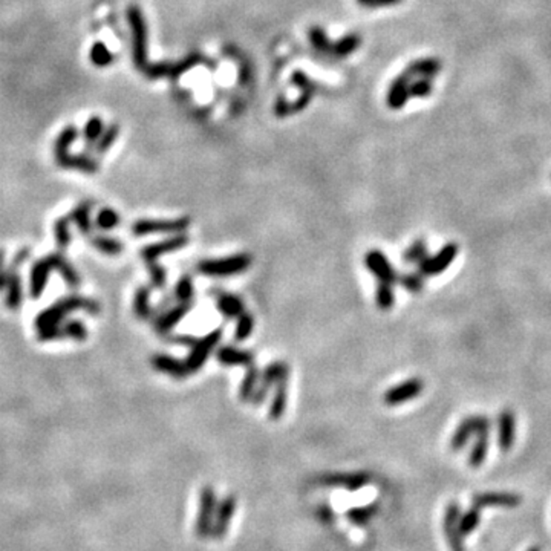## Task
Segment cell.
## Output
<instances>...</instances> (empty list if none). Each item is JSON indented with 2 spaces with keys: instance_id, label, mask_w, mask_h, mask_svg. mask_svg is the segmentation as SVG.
Masks as SVG:
<instances>
[{
  "instance_id": "cell-1",
  "label": "cell",
  "mask_w": 551,
  "mask_h": 551,
  "mask_svg": "<svg viewBox=\"0 0 551 551\" xmlns=\"http://www.w3.org/2000/svg\"><path fill=\"white\" fill-rule=\"evenodd\" d=\"M127 22L132 32V60L136 69L143 72L149 65L148 60V25H145L141 8L131 5L127 8Z\"/></svg>"
},
{
  "instance_id": "cell-2",
  "label": "cell",
  "mask_w": 551,
  "mask_h": 551,
  "mask_svg": "<svg viewBox=\"0 0 551 551\" xmlns=\"http://www.w3.org/2000/svg\"><path fill=\"white\" fill-rule=\"evenodd\" d=\"M253 257L248 253H239L222 259H204L197 264V271L212 278H227V276L240 274L249 268Z\"/></svg>"
},
{
  "instance_id": "cell-3",
  "label": "cell",
  "mask_w": 551,
  "mask_h": 551,
  "mask_svg": "<svg viewBox=\"0 0 551 551\" xmlns=\"http://www.w3.org/2000/svg\"><path fill=\"white\" fill-rule=\"evenodd\" d=\"M190 227V218H176V219H140L132 226V233L135 236H148L158 233H174L181 235Z\"/></svg>"
},
{
  "instance_id": "cell-4",
  "label": "cell",
  "mask_w": 551,
  "mask_h": 551,
  "mask_svg": "<svg viewBox=\"0 0 551 551\" xmlns=\"http://www.w3.org/2000/svg\"><path fill=\"white\" fill-rule=\"evenodd\" d=\"M218 499L214 488L212 486H205L201 490L200 496V509H197V516L195 522V533L197 538H207L210 536L214 514H216Z\"/></svg>"
},
{
  "instance_id": "cell-5",
  "label": "cell",
  "mask_w": 551,
  "mask_h": 551,
  "mask_svg": "<svg viewBox=\"0 0 551 551\" xmlns=\"http://www.w3.org/2000/svg\"><path fill=\"white\" fill-rule=\"evenodd\" d=\"M222 335H223V330L216 328V330H213L210 334H207L205 337L197 339L195 342V344L190 348V352H188V357L186 358V365L188 368V371H190V374L197 372L204 366L207 358H209V356L214 349H216V346L221 343Z\"/></svg>"
},
{
  "instance_id": "cell-6",
  "label": "cell",
  "mask_w": 551,
  "mask_h": 551,
  "mask_svg": "<svg viewBox=\"0 0 551 551\" xmlns=\"http://www.w3.org/2000/svg\"><path fill=\"white\" fill-rule=\"evenodd\" d=\"M492 429V421L486 415H472L467 417L466 420H462L460 426L456 427L455 434L452 435L450 440V449L458 452L466 447V444L470 441V438L473 435H478L482 432H490Z\"/></svg>"
},
{
  "instance_id": "cell-7",
  "label": "cell",
  "mask_w": 551,
  "mask_h": 551,
  "mask_svg": "<svg viewBox=\"0 0 551 551\" xmlns=\"http://www.w3.org/2000/svg\"><path fill=\"white\" fill-rule=\"evenodd\" d=\"M458 244H446L441 249H438L435 254H427L424 259L418 264V271L423 276H427V278L441 274L453 264L456 256H458Z\"/></svg>"
},
{
  "instance_id": "cell-8",
  "label": "cell",
  "mask_w": 551,
  "mask_h": 551,
  "mask_svg": "<svg viewBox=\"0 0 551 551\" xmlns=\"http://www.w3.org/2000/svg\"><path fill=\"white\" fill-rule=\"evenodd\" d=\"M283 377H290V366L285 363V361H273V363H270L261 372L259 386L256 387L253 397L249 401H252L254 406H261V404L266 400V397H268L271 387L278 384V382L282 380Z\"/></svg>"
},
{
  "instance_id": "cell-9",
  "label": "cell",
  "mask_w": 551,
  "mask_h": 551,
  "mask_svg": "<svg viewBox=\"0 0 551 551\" xmlns=\"http://www.w3.org/2000/svg\"><path fill=\"white\" fill-rule=\"evenodd\" d=\"M424 389V383L421 378L418 377H413L409 378V380H404L401 383H398L397 386L389 387L384 392V403L387 406H400V404L410 401L413 398H417L421 395Z\"/></svg>"
},
{
  "instance_id": "cell-10",
  "label": "cell",
  "mask_w": 551,
  "mask_h": 551,
  "mask_svg": "<svg viewBox=\"0 0 551 551\" xmlns=\"http://www.w3.org/2000/svg\"><path fill=\"white\" fill-rule=\"evenodd\" d=\"M460 518H461V509L460 504L456 501H452L447 505L446 513H444V521H443V530L447 539V544L450 547V551H466L464 547L462 535L460 531Z\"/></svg>"
},
{
  "instance_id": "cell-11",
  "label": "cell",
  "mask_w": 551,
  "mask_h": 551,
  "mask_svg": "<svg viewBox=\"0 0 551 551\" xmlns=\"http://www.w3.org/2000/svg\"><path fill=\"white\" fill-rule=\"evenodd\" d=\"M365 266L368 271L374 274L378 282L397 283L398 274L395 271L394 265L387 261V257L380 249H371L365 254Z\"/></svg>"
},
{
  "instance_id": "cell-12",
  "label": "cell",
  "mask_w": 551,
  "mask_h": 551,
  "mask_svg": "<svg viewBox=\"0 0 551 551\" xmlns=\"http://www.w3.org/2000/svg\"><path fill=\"white\" fill-rule=\"evenodd\" d=\"M236 496L233 495H228L226 498L221 499V503H218L216 507V514H214V521H213V527H212V533L210 536L222 540L226 538L227 531L230 529V522L233 519L235 512H236Z\"/></svg>"
},
{
  "instance_id": "cell-13",
  "label": "cell",
  "mask_w": 551,
  "mask_h": 551,
  "mask_svg": "<svg viewBox=\"0 0 551 551\" xmlns=\"http://www.w3.org/2000/svg\"><path fill=\"white\" fill-rule=\"evenodd\" d=\"M187 244H188L187 235H184V233L174 235L171 238L161 240V242L144 247L141 249V257H143V261L145 262V265H149L153 262H158V257H161L162 254L178 252V249L184 248Z\"/></svg>"
},
{
  "instance_id": "cell-14",
  "label": "cell",
  "mask_w": 551,
  "mask_h": 551,
  "mask_svg": "<svg viewBox=\"0 0 551 551\" xmlns=\"http://www.w3.org/2000/svg\"><path fill=\"white\" fill-rule=\"evenodd\" d=\"M193 302H179L169 308L166 313H162L161 316L153 318V328L158 334L166 335L170 334L171 330L176 328L179 322L192 311Z\"/></svg>"
},
{
  "instance_id": "cell-15",
  "label": "cell",
  "mask_w": 551,
  "mask_h": 551,
  "mask_svg": "<svg viewBox=\"0 0 551 551\" xmlns=\"http://www.w3.org/2000/svg\"><path fill=\"white\" fill-rule=\"evenodd\" d=\"M371 481V477L365 472H352V473H328V475L320 477V482L323 486L343 487L349 492H357L361 487H365Z\"/></svg>"
},
{
  "instance_id": "cell-16",
  "label": "cell",
  "mask_w": 551,
  "mask_h": 551,
  "mask_svg": "<svg viewBox=\"0 0 551 551\" xmlns=\"http://www.w3.org/2000/svg\"><path fill=\"white\" fill-rule=\"evenodd\" d=\"M522 498L518 493L510 492H484L473 496V505L482 507H503V509H514L521 505Z\"/></svg>"
},
{
  "instance_id": "cell-17",
  "label": "cell",
  "mask_w": 551,
  "mask_h": 551,
  "mask_svg": "<svg viewBox=\"0 0 551 551\" xmlns=\"http://www.w3.org/2000/svg\"><path fill=\"white\" fill-rule=\"evenodd\" d=\"M410 82H412V75L408 71H403L397 79L391 83L386 97L387 106L394 110H400L401 108L406 106L408 100L410 98V93H409Z\"/></svg>"
},
{
  "instance_id": "cell-18",
  "label": "cell",
  "mask_w": 551,
  "mask_h": 551,
  "mask_svg": "<svg viewBox=\"0 0 551 551\" xmlns=\"http://www.w3.org/2000/svg\"><path fill=\"white\" fill-rule=\"evenodd\" d=\"M516 438V417L512 410H503L498 417V446L503 452H509Z\"/></svg>"
},
{
  "instance_id": "cell-19",
  "label": "cell",
  "mask_w": 551,
  "mask_h": 551,
  "mask_svg": "<svg viewBox=\"0 0 551 551\" xmlns=\"http://www.w3.org/2000/svg\"><path fill=\"white\" fill-rule=\"evenodd\" d=\"M150 361H152V366L157 369V371L178 378V380H184L186 377L190 375V371H188L186 361L178 360L171 356L155 354Z\"/></svg>"
},
{
  "instance_id": "cell-20",
  "label": "cell",
  "mask_w": 551,
  "mask_h": 551,
  "mask_svg": "<svg viewBox=\"0 0 551 551\" xmlns=\"http://www.w3.org/2000/svg\"><path fill=\"white\" fill-rule=\"evenodd\" d=\"M57 164L63 169H72V170H80L83 174H88V175H93L97 174L100 164L98 162L93 160L89 155H84V153H66L62 155V157H57L56 158Z\"/></svg>"
},
{
  "instance_id": "cell-21",
  "label": "cell",
  "mask_w": 551,
  "mask_h": 551,
  "mask_svg": "<svg viewBox=\"0 0 551 551\" xmlns=\"http://www.w3.org/2000/svg\"><path fill=\"white\" fill-rule=\"evenodd\" d=\"M216 358L223 366H245L254 363V356L252 351L239 349L236 346H221L216 352Z\"/></svg>"
},
{
  "instance_id": "cell-22",
  "label": "cell",
  "mask_w": 551,
  "mask_h": 551,
  "mask_svg": "<svg viewBox=\"0 0 551 551\" xmlns=\"http://www.w3.org/2000/svg\"><path fill=\"white\" fill-rule=\"evenodd\" d=\"M443 69V63L435 57H424L413 60L406 67V71L412 75V79L417 77H427V79H434L435 75L440 74Z\"/></svg>"
},
{
  "instance_id": "cell-23",
  "label": "cell",
  "mask_w": 551,
  "mask_h": 551,
  "mask_svg": "<svg viewBox=\"0 0 551 551\" xmlns=\"http://www.w3.org/2000/svg\"><path fill=\"white\" fill-rule=\"evenodd\" d=\"M214 297H216L218 309L227 318H236L245 311L244 300L236 294L221 291V292H218V294H214Z\"/></svg>"
},
{
  "instance_id": "cell-24",
  "label": "cell",
  "mask_w": 551,
  "mask_h": 551,
  "mask_svg": "<svg viewBox=\"0 0 551 551\" xmlns=\"http://www.w3.org/2000/svg\"><path fill=\"white\" fill-rule=\"evenodd\" d=\"M276 392L273 395V400L268 409V415L273 421H278L283 417V413L287 410L288 403V377H283L282 380L278 382L274 386Z\"/></svg>"
},
{
  "instance_id": "cell-25",
  "label": "cell",
  "mask_w": 551,
  "mask_h": 551,
  "mask_svg": "<svg viewBox=\"0 0 551 551\" xmlns=\"http://www.w3.org/2000/svg\"><path fill=\"white\" fill-rule=\"evenodd\" d=\"M134 314L140 320H149L153 317V308L150 305V288L140 287L134 296Z\"/></svg>"
},
{
  "instance_id": "cell-26",
  "label": "cell",
  "mask_w": 551,
  "mask_h": 551,
  "mask_svg": "<svg viewBox=\"0 0 551 551\" xmlns=\"http://www.w3.org/2000/svg\"><path fill=\"white\" fill-rule=\"evenodd\" d=\"M259 382H261V371L256 368L254 363L249 365L239 386V398L242 401L252 400L256 387L259 386Z\"/></svg>"
},
{
  "instance_id": "cell-27",
  "label": "cell",
  "mask_w": 551,
  "mask_h": 551,
  "mask_svg": "<svg viewBox=\"0 0 551 551\" xmlns=\"http://www.w3.org/2000/svg\"><path fill=\"white\" fill-rule=\"evenodd\" d=\"M488 434L490 432H482L477 435V440L473 443V447L470 450L469 455V464L473 469H478L482 466V462L486 461L487 458V452H488Z\"/></svg>"
},
{
  "instance_id": "cell-28",
  "label": "cell",
  "mask_w": 551,
  "mask_h": 551,
  "mask_svg": "<svg viewBox=\"0 0 551 551\" xmlns=\"http://www.w3.org/2000/svg\"><path fill=\"white\" fill-rule=\"evenodd\" d=\"M360 45H361L360 34H348V36H344L332 43L331 54H334L335 57H348L352 53H356V51L360 48Z\"/></svg>"
},
{
  "instance_id": "cell-29",
  "label": "cell",
  "mask_w": 551,
  "mask_h": 551,
  "mask_svg": "<svg viewBox=\"0 0 551 551\" xmlns=\"http://www.w3.org/2000/svg\"><path fill=\"white\" fill-rule=\"evenodd\" d=\"M77 138H79V129L77 127L66 126L65 129H62L60 134L57 135V140L54 144L56 158L62 157V155H66L69 152V148H71V145L77 141Z\"/></svg>"
},
{
  "instance_id": "cell-30",
  "label": "cell",
  "mask_w": 551,
  "mask_h": 551,
  "mask_svg": "<svg viewBox=\"0 0 551 551\" xmlns=\"http://www.w3.org/2000/svg\"><path fill=\"white\" fill-rule=\"evenodd\" d=\"M375 304L382 311H389L395 305V292L392 283L378 282L375 290Z\"/></svg>"
},
{
  "instance_id": "cell-31",
  "label": "cell",
  "mask_w": 551,
  "mask_h": 551,
  "mask_svg": "<svg viewBox=\"0 0 551 551\" xmlns=\"http://www.w3.org/2000/svg\"><path fill=\"white\" fill-rule=\"evenodd\" d=\"M89 58L93 66L97 67H108L114 63V54L110 53V49L106 46V43L97 41L93 43L89 51Z\"/></svg>"
},
{
  "instance_id": "cell-32",
  "label": "cell",
  "mask_w": 551,
  "mask_h": 551,
  "mask_svg": "<svg viewBox=\"0 0 551 551\" xmlns=\"http://www.w3.org/2000/svg\"><path fill=\"white\" fill-rule=\"evenodd\" d=\"M348 519L354 524L358 525V527H365L374 516L377 514V505L375 504H369V505H363V507H354V509L348 510Z\"/></svg>"
},
{
  "instance_id": "cell-33",
  "label": "cell",
  "mask_w": 551,
  "mask_h": 551,
  "mask_svg": "<svg viewBox=\"0 0 551 551\" xmlns=\"http://www.w3.org/2000/svg\"><path fill=\"white\" fill-rule=\"evenodd\" d=\"M103 131H105V123H103L100 117H91L88 122H86L83 129V138L84 141L88 143L89 149H93V145L98 141Z\"/></svg>"
},
{
  "instance_id": "cell-34",
  "label": "cell",
  "mask_w": 551,
  "mask_h": 551,
  "mask_svg": "<svg viewBox=\"0 0 551 551\" xmlns=\"http://www.w3.org/2000/svg\"><path fill=\"white\" fill-rule=\"evenodd\" d=\"M118 135H119V126L117 123H112L105 129V131H103L98 141L96 143V145H93V150H96L98 155L106 153L108 150H110L112 145L115 144Z\"/></svg>"
},
{
  "instance_id": "cell-35",
  "label": "cell",
  "mask_w": 551,
  "mask_h": 551,
  "mask_svg": "<svg viewBox=\"0 0 551 551\" xmlns=\"http://www.w3.org/2000/svg\"><path fill=\"white\" fill-rule=\"evenodd\" d=\"M481 509L473 505L472 509H469L466 513H461L460 518V531L462 536H469L472 531H475L481 521Z\"/></svg>"
},
{
  "instance_id": "cell-36",
  "label": "cell",
  "mask_w": 551,
  "mask_h": 551,
  "mask_svg": "<svg viewBox=\"0 0 551 551\" xmlns=\"http://www.w3.org/2000/svg\"><path fill=\"white\" fill-rule=\"evenodd\" d=\"M427 256V244L424 239H417L403 252V261L406 264H420Z\"/></svg>"
},
{
  "instance_id": "cell-37",
  "label": "cell",
  "mask_w": 551,
  "mask_h": 551,
  "mask_svg": "<svg viewBox=\"0 0 551 551\" xmlns=\"http://www.w3.org/2000/svg\"><path fill=\"white\" fill-rule=\"evenodd\" d=\"M174 296L178 302H193L195 287H193V280H192L190 276L188 274L181 276L179 280L176 282V285H175Z\"/></svg>"
},
{
  "instance_id": "cell-38",
  "label": "cell",
  "mask_w": 551,
  "mask_h": 551,
  "mask_svg": "<svg viewBox=\"0 0 551 551\" xmlns=\"http://www.w3.org/2000/svg\"><path fill=\"white\" fill-rule=\"evenodd\" d=\"M308 37H309V41H311L313 48H314L316 51H318V53H330V54H331L332 43L330 41L328 34L325 32L323 28H320V27H313V28H309Z\"/></svg>"
},
{
  "instance_id": "cell-39",
  "label": "cell",
  "mask_w": 551,
  "mask_h": 551,
  "mask_svg": "<svg viewBox=\"0 0 551 551\" xmlns=\"http://www.w3.org/2000/svg\"><path fill=\"white\" fill-rule=\"evenodd\" d=\"M397 283L408 290L412 294H418V292L423 291L424 288V279H423V274L420 271L418 273H404V274H398V279Z\"/></svg>"
},
{
  "instance_id": "cell-40",
  "label": "cell",
  "mask_w": 551,
  "mask_h": 551,
  "mask_svg": "<svg viewBox=\"0 0 551 551\" xmlns=\"http://www.w3.org/2000/svg\"><path fill=\"white\" fill-rule=\"evenodd\" d=\"M49 268H51V264H46V262H40L34 266L32 276H31V280H32L31 288H32L34 296H40V292L46 283Z\"/></svg>"
},
{
  "instance_id": "cell-41",
  "label": "cell",
  "mask_w": 551,
  "mask_h": 551,
  "mask_svg": "<svg viewBox=\"0 0 551 551\" xmlns=\"http://www.w3.org/2000/svg\"><path fill=\"white\" fill-rule=\"evenodd\" d=\"M434 91V79H427V77H417L415 80L410 82L409 93L410 97L415 98H426Z\"/></svg>"
},
{
  "instance_id": "cell-42",
  "label": "cell",
  "mask_w": 551,
  "mask_h": 551,
  "mask_svg": "<svg viewBox=\"0 0 551 551\" xmlns=\"http://www.w3.org/2000/svg\"><path fill=\"white\" fill-rule=\"evenodd\" d=\"M254 330V318L253 316L244 311L238 317V323H236V331H235V339L236 342H244L247 340L249 335H252Z\"/></svg>"
},
{
  "instance_id": "cell-43",
  "label": "cell",
  "mask_w": 551,
  "mask_h": 551,
  "mask_svg": "<svg viewBox=\"0 0 551 551\" xmlns=\"http://www.w3.org/2000/svg\"><path fill=\"white\" fill-rule=\"evenodd\" d=\"M72 219L75 221L77 227H79L84 235L91 233L92 223H91V205L89 204H82L77 207L72 212Z\"/></svg>"
},
{
  "instance_id": "cell-44",
  "label": "cell",
  "mask_w": 551,
  "mask_h": 551,
  "mask_svg": "<svg viewBox=\"0 0 551 551\" xmlns=\"http://www.w3.org/2000/svg\"><path fill=\"white\" fill-rule=\"evenodd\" d=\"M143 74L148 77L150 80H158V79H164V77H170L171 79V74H174V63H149L145 66V69L143 71Z\"/></svg>"
},
{
  "instance_id": "cell-45",
  "label": "cell",
  "mask_w": 551,
  "mask_h": 551,
  "mask_svg": "<svg viewBox=\"0 0 551 551\" xmlns=\"http://www.w3.org/2000/svg\"><path fill=\"white\" fill-rule=\"evenodd\" d=\"M149 268V274H150V283L153 288H158L162 290L166 287V282H167V273L164 270V266H161L158 262H153L148 265Z\"/></svg>"
},
{
  "instance_id": "cell-46",
  "label": "cell",
  "mask_w": 551,
  "mask_h": 551,
  "mask_svg": "<svg viewBox=\"0 0 551 551\" xmlns=\"http://www.w3.org/2000/svg\"><path fill=\"white\" fill-rule=\"evenodd\" d=\"M93 245H96L100 252L106 253V254H118V253H122V249H123V245H122V242H119V240L112 239V238H105V236L93 239Z\"/></svg>"
},
{
  "instance_id": "cell-47",
  "label": "cell",
  "mask_w": 551,
  "mask_h": 551,
  "mask_svg": "<svg viewBox=\"0 0 551 551\" xmlns=\"http://www.w3.org/2000/svg\"><path fill=\"white\" fill-rule=\"evenodd\" d=\"M119 223V216L115 210L112 209H103L97 216V226L101 230H112Z\"/></svg>"
},
{
  "instance_id": "cell-48",
  "label": "cell",
  "mask_w": 551,
  "mask_h": 551,
  "mask_svg": "<svg viewBox=\"0 0 551 551\" xmlns=\"http://www.w3.org/2000/svg\"><path fill=\"white\" fill-rule=\"evenodd\" d=\"M202 62H204V58L200 54H196V56H190L184 60H181L179 63H174V74H171V79H178V77L187 72L188 69H192L196 65H201Z\"/></svg>"
},
{
  "instance_id": "cell-49",
  "label": "cell",
  "mask_w": 551,
  "mask_h": 551,
  "mask_svg": "<svg viewBox=\"0 0 551 551\" xmlns=\"http://www.w3.org/2000/svg\"><path fill=\"white\" fill-rule=\"evenodd\" d=\"M274 114H276V117H278V118H285L288 115H292L291 101H288L285 97H279L278 100H276Z\"/></svg>"
},
{
  "instance_id": "cell-50",
  "label": "cell",
  "mask_w": 551,
  "mask_h": 551,
  "mask_svg": "<svg viewBox=\"0 0 551 551\" xmlns=\"http://www.w3.org/2000/svg\"><path fill=\"white\" fill-rule=\"evenodd\" d=\"M65 334H67L69 337H72V339L83 340L86 337V328L80 322H72L66 326Z\"/></svg>"
},
{
  "instance_id": "cell-51",
  "label": "cell",
  "mask_w": 551,
  "mask_h": 551,
  "mask_svg": "<svg viewBox=\"0 0 551 551\" xmlns=\"http://www.w3.org/2000/svg\"><path fill=\"white\" fill-rule=\"evenodd\" d=\"M56 235H57L58 242L62 244L63 247L69 242V239H71V236H69V228H67V221L66 219H58L57 226H56Z\"/></svg>"
},
{
  "instance_id": "cell-52",
  "label": "cell",
  "mask_w": 551,
  "mask_h": 551,
  "mask_svg": "<svg viewBox=\"0 0 551 551\" xmlns=\"http://www.w3.org/2000/svg\"><path fill=\"white\" fill-rule=\"evenodd\" d=\"M169 340L175 344H181V346L192 348L197 339H193L190 335H171V337H169Z\"/></svg>"
},
{
  "instance_id": "cell-53",
  "label": "cell",
  "mask_w": 551,
  "mask_h": 551,
  "mask_svg": "<svg viewBox=\"0 0 551 551\" xmlns=\"http://www.w3.org/2000/svg\"><path fill=\"white\" fill-rule=\"evenodd\" d=\"M332 514H334V512H332L331 507H328V505H320V507H318L317 516H318V519H320L322 522H325V524L331 522L332 521Z\"/></svg>"
},
{
  "instance_id": "cell-54",
  "label": "cell",
  "mask_w": 551,
  "mask_h": 551,
  "mask_svg": "<svg viewBox=\"0 0 551 551\" xmlns=\"http://www.w3.org/2000/svg\"><path fill=\"white\" fill-rule=\"evenodd\" d=\"M403 0H371V4H369L368 6L369 8H386V6L398 5Z\"/></svg>"
},
{
  "instance_id": "cell-55",
  "label": "cell",
  "mask_w": 551,
  "mask_h": 551,
  "mask_svg": "<svg viewBox=\"0 0 551 551\" xmlns=\"http://www.w3.org/2000/svg\"><path fill=\"white\" fill-rule=\"evenodd\" d=\"M357 2H358L360 5H363V6H368L369 4H371V0H357Z\"/></svg>"
},
{
  "instance_id": "cell-56",
  "label": "cell",
  "mask_w": 551,
  "mask_h": 551,
  "mask_svg": "<svg viewBox=\"0 0 551 551\" xmlns=\"http://www.w3.org/2000/svg\"><path fill=\"white\" fill-rule=\"evenodd\" d=\"M0 264H2V257H0ZM2 280H5V278H0ZM0 287H2V282H0Z\"/></svg>"
},
{
  "instance_id": "cell-57",
  "label": "cell",
  "mask_w": 551,
  "mask_h": 551,
  "mask_svg": "<svg viewBox=\"0 0 551 551\" xmlns=\"http://www.w3.org/2000/svg\"><path fill=\"white\" fill-rule=\"evenodd\" d=\"M529 551H539V550H538V548H530Z\"/></svg>"
}]
</instances>
